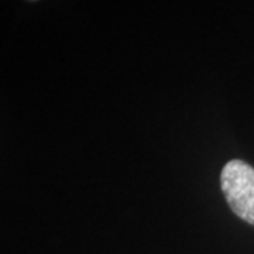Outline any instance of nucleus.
<instances>
[{
  "label": "nucleus",
  "instance_id": "1",
  "mask_svg": "<svg viewBox=\"0 0 254 254\" xmlns=\"http://www.w3.org/2000/svg\"><path fill=\"white\" fill-rule=\"evenodd\" d=\"M220 185L229 208L254 226V168L242 160H230L220 174Z\"/></svg>",
  "mask_w": 254,
  "mask_h": 254
}]
</instances>
